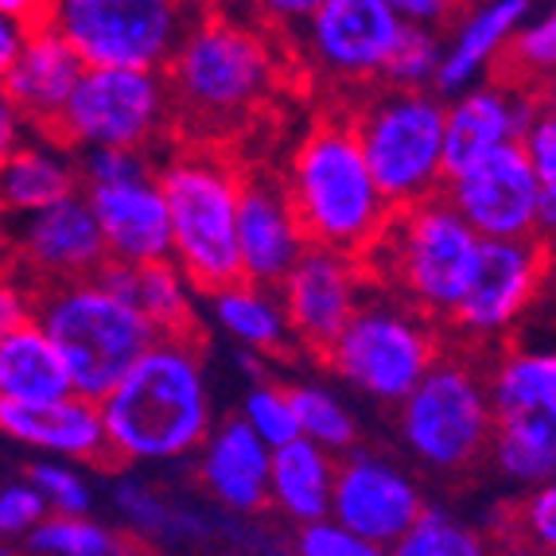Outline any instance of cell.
Here are the masks:
<instances>
[{
    "instance_id": "6da1fadb",
    "label": "cell",
    "mask_w": 556,
    "mask_h": 556,
    "mask_svg": "<svg viewBox=\"0 0 556 556\" xmlns=\"http://www.w3.org/2000/svg\"><path fill=\"white\" fill-rule=\"evenodd\" d=\"M105 455L121 464H172L211 432V386L195 334H160L98 401Z\"/></svg>"
},
{
    "instance_id": "7a4b0ae2",
    "label": "cell",
    "mask_w": 556,
    "mask_h": 556,
    "mask_svg": "<svg viewBox=\"0 0 556 556\" xmlns=\"http://www.w3.org/2000/svg\"><path fill=\"white\" fill-rule=\"evenodd\" d=\"M277 83L280 55L253 16H195L164 66L172 110L218 132L250 121Z\"/></svg>"
},
{
    "instance_id": "3957f363",
    "label": "cell",
    "mask_w": 556,
    "mask_h": 556,
    "mask_svg": "<svg viewBox=\"0 0 556 556\" xmlns=\"http://www.w3.org/2000/svg\"><path fill=\"white\" fill-rule=\"evenodd\" d=\"M288 206L296 214L307 245L366 257L393 218L370 167L362 160L351 121H319L292 152L285 184Z\"/></svg>"
},
{
    "instance_id": "277c9868",
    "label": "cell",
    "mask_w": 556,
    "mask_h": 556,
    "mask_svg": "<svg viewBox=\"0 0 556 556\" xmlns=\"http://www.w3.org/2000/svg\"><path fill=\"white\" fill-rule=\"evenodd\" d=\"M31 319L63 358L71 390L86 401H102L160 339L149 319L98 277L39 288Z\"/></svg>"
},
{
    "instance_id": "5b68a950",
    "label": "cell",
    "mask_w": 556,
    "mask_h": 556,
    "mask_svg": "<svg viewBox=\"0 0 556 556\" xmlns=\"http://www.w3.org/2000/svg\"><path fill=\"white\" fill-rule=\"evenodd\" d=\"M167 206L172 265L199 292L241 280L238 269V191L241 172L214 149H187L156 172Z\"/></svg>"
},
{
    "instance_id": "8992f818",
    "label": "cell",
    "mask_w": 556,
    "mask_h": 556,
    "mask_svg": "<svg viewBox=\"0 0 556 556\" xmlns=\"http://www.w3.org/2000/svg\"><path fill=\"white\" fill-rule=\"evenodd\" d=\"M479 241L482 238L447 206V199L437 195L393 211L381 238L362 257V269L366 277L397 285L401 296L413 300V307L425 316H452L471 280Z\"/></svg>"
},
{
    "instance_id": "52a82bcc",
    "label": "cell",
    "mask_w": 556,
    "mask_h": 556,
    "mask_svg": "<svg viewBox=\"0 0 556 556\" xmlns=\"http://www.w3.org/2000/svg\"><path fill=\"white\" fill-rule=\"evenodd\" d=\"M358 152L390 211L437 199L444 187V102L428 90H390L351 121Z\"/></svg>"
},
{
    "instance_id": "ba28073f",
    "label": "cell",
    "mask_w": 556,
    "mask_h": 556,
    "mask_svg": "<svg viewBox=\"0 0 556 556\" xmlns=\"http://www.w3.org/2000/svg\"><path fill=\"white\" fill-rule=\"evenodd\" d=\"M191 20L187 0H43L36 24L55 31L83 66L164 71Z\"/></svg>"
},
{
    "instance_id": "9c48e42d",
    "label": "cell",
    "mask_w": 556,
    "mask_h": 556,
    "mask_svg": "<svg viewBox=\"0 0 556 556\" xmlns=\"http://www.w3.org/2000/svg\"><path fill=\"white\" fill-rule=\"evenodd\" d=\"M164 71H132V66H86L78 86L66 98L51 137L63 149H125L149 152L167 129Z\"/></svg>"
},
{
    "instance_id": "30bf717a",
    "label": "cell",
    "mask_w": 556,
    "mask_h": 556,
    "mask_svg": "<svg viewBox=\"0 0 556 556\" xmlns=\"http://www.w3.org/2000/svg\"><path fill=\"white\" fill-rule=\"evenodd\" d=\"M324 362L366 397L397 405L437 362V339L420 312H405L386 300H362L324 351Z\"/></svg>"
},
{
    "instance_id": "8fae6325",
    "label": "cell",
    "mask_w": 556,
    "mask_h": 556,
    "mask_svg": "<svg viewBox=\"0 0 556 556\" xmlns=\"http://www.w3.org/2000/svg\"><path fill=\"white\" fill-rule=\"evenodd\" d=\"M397 405L408 452L437 471H464L491 444L494 408L486 386L459 362H432Z\"/></svg>"
},
{
    "instance_id": "7c38bea8",
    "label": "cell",
    "mask_w": 556,
    "mask_h": 556,
    "mask_svg": "<svg viewBox=\"0 0 556 556\" xmlns=\"http://www.w3.org/2000/svg\"><path fill=\"white\" fill-rule=\"evenodd\" d=\"M444 199L482 241L538 238L556 226V191L538 184L518 144L447 176Z\"/></svg>"
},
{
    "instance_id": "4fadbf2b",
    "label": "cell",
    "mask_w": 556,
    "mask_h": 556,
    "mask_svg": "<svg viewBox=\"0 0 556 556\" xmlns=\"http://www.w3.org/2000/svg\"><path fill=\"white\" fill-rule=\"evenodd\" d=\"M0 265L16 273L31 296L39 288L86 280L102 269L105 245L83 191L43 211L0 218Z\"/></svg>"
},
{
    "instance_id": "5bb4252c",
    "label": "cell",
    "mask_w": 556,
    "mask_h": 556,
    "mask_svg": "<svg viewBox=\"0 0 556 556\" xmlns=\"http://www.w3.org/2000/svg\"><path fill=\"white\" fill-rule=\"evenodd\" d=\"M401 28L405 24L386 0H324L296 36L316 75L331 83H374Z\"/></svg>"
},
{
    "instance_id": "9a60e30c",
    "label": "cell",
    "mask_w": 556,
    "mask_h": 556,
    "mask_svg": "<svg viewBox=\"0 0 556 556\" xmlns=\"http://www.w3.org/2000/svg\"><path fill=\"white\" fill-rule=\"evenodd\" d=\"M362 288H366V269L358 257L307 245L277 285L280 312L292 339L324 354L334 343V334L346 327V319L358 312Z\"/></svg>"
},
{
    "instance_id": "2e32d148",
    "label": "cell",
    "mask_w": 556,
    "mask_h": 556,
    "mask_svg": "<svg viewBox=\"0 0 556 556\" xmlns=\"http://www.w3.org/2000/svg\"><path fill=\"white\" fill-rule=\"evenodd\" d=\"M417 482L405 471L370 452L346 455L343 464H334V486H331V510L327 518L354 538L370 545L393 548V541L420 518Z\"/></svg>"
},
{
    "instance_id": "e0dca14e",
    "label": "cell",
    "mask_w": 556,
    "mask_h": 556,
    "mask_svg": "<svg viewBox=\"0 0 556 556\" xmlns=\"http://www.w3.org/2000/svg\"><path fill=\"white\" fill-rule=\"evenodd\" d=\"M545 241H479L471 280L455 304L452 319L464 331L475 334H502L510 331L529 312L545 280Z\"/></svg>"
},
{
    "instance_id": "ac0fdd59",
    "label": "cell",
    "mask_w": 556,
    "mask_h": 556,
    "mask_svg": "<svg viewBox=\"0 0 556 556\" xmlns=\"http://www.w3.org/2000/svg\"><path fill=\"white\" fill-rule=\"evenodd\" d=\"M541 117L533 86H471L444 105V179L482 156L518 144Z\"/></svg>"
},
{
    "instance_id": "d6986e66",
    "label": "cell",
    "mask_w": 556,
    "mask_h": 556,
    "mask_svg": "<svg viewBox=\"0 0 556 556\" xmlns=\"http://www.w3.org/2000/svg\"><path fill=\"white\" fill-rule=\"evenodd\" d=\"M102 233L105 261L113 265H160L172 261V233H167V206L160 195L156 172L125 184H98L83 191Z\"/></svg>"
},
{
    "instance_id": "ffe728a7",
    "label": "cell",
    "mask_w": 556,
    "mask_h": 556,
    "mask_svg": "<svg viewBox=\"0 0 556 556\" xmlns=\"http://www.w3.org/2000/svg\"><path fill=\"white\" fill-rule=\"evenodd\" d=\"M307 250L296 214L288 206L285 187L261 176H241L238 191V269L241 280L273 288Z\"/></svg>"
},
{
    "instance_id": "44dd1931",
    "label": "cell",
    "mask_w": 556,
    "mask_h": 556,
    "mask_svg": "<svg viewBox=\"0 0 556 556\" xmlns=\"http://www.w3.org/2000/svg\"><path fill=\"white\" fill-rule=\"evenodd\" d=\"M83 71V59L55 31H47L43 24H31L24 31V39H20L9 71L0 75V90L9 93V102L16 105V113L24 117L28 129H39L43 137H51Z\"/></svg>"
},
{
    "instance_id": "7402d4cb",
    "label": "cell",
    "mask_w": 556,
    "mask_h": 556,
    "mask_svg": "<svg viewBox=\"0 0 556 556\" xmlns=\"http://www.w3.org/2000/svg\"><path fill=\"white\" fill-rule=\"evenodd\" d=\"M0 432L24 447H36L55 459H110L105 455V432L98 401H86L78 393L59 401H39V405H4L0 401Z\"/></svg>"
},
{
    "instance_id": "603a6c76",
    "label": "cell",
    "mask_w": 556,
    "mask_h": 556,
    "mask_svg": "<svg viewBox=\"0 0 556 556\" xmlns=\"http://www.w3.org/2000/svg\"><path fill=\"white\" fill-rule=\"evenodd\" d=\"M533 9H538V0H482L479 9L467 12L452 43H444L432 90H440V98L444 93L455 98V93L479 86V78L506 55L514 31L533 16Z\"/></svg>"
},
{
    "instance_id": "cb8c5ba5",
    "label": "cell",
    "mask_w": 556,
    "mask_h": 556,
    "mask_svg": "<svg viewBox=\"0 0 556 556\" xmlns=\"http://www.w3.org/2000/svg\"><path fill=\"white\" fill-rule=\"evenodd\" d=\"M199 475L203 486L223 502L226 510L253 514L269 502V447L253 437L238 417L206 432Z\"/></svg>"
},
{
    "instance_id": "d4e9b609",
    "label": "cell",
    "mask_w": 556,
    "mask_h": 556,
    "mask_svg": "<svg viewBox=\"0 0 556 556\" xmlns=\"http://www.w3.org/2000/svg\"><path fill=\"white\" fill-rule=\"evenodd\" d=\"M78 164L55 137H28L0 160V218L43 211L78 195Z\"/></svg>"
},
{
    "instance_id": "484cf974",
    "label": "cell",
    "mask_w": 556,
    "mask_h": 556,
    "mask_svg": "<svg viewBox=\"0 0 556 556\" xmlns=\"http://www.w3.org/2000/svg\"><path fill=\"white\" fill-rule=\"evenodd\" d=\"M334 459L312 440L296 437L269 452V502L285 518L312 526L331 510Z\"/></svg>"
},
{
    "instance_id": "4316f807",
    "label": "cell",
    "mask_w": 556,
    "mask_h": 556,
    "mask_svg": "<svg viewBox=\"0 0 556 556\" xmlns=\"http://www.w3.org/2000/svg\"><path fill=\"white\" fill-rule=\"evenodd\" d=\"M121 300H129L140 316L149 319L156 334H191L195 331V307H191V285L179 277L172 261L160 265H113L105 261L93 273Z\"/></svg>"
},
{
    "instance_id": "83f0119b",
    "label": "cell",
    "mask_w": 556,
    "mask_h": 556,
    "mask_svg": "<svg viewBox=\"0 0 556 556\" xmlns=\"http://www.w3.org/2000/svg\"><path fill=\"white\" fill-rule=\"evenodd\" d=\"M71 378L36 319L0 339V401L4 405H39L71 397Z\"/></svg>"
},
{
    "instance_id": "f1b7e54d",
    "label": "cell",
    "mask_w": 556,
    "mask_h": 556,
    "mask_svg": "<svg viewBox=\"0 0 556 556\" xmlns=\"http://www.w3.org/2000/svg\"><path fill=\"white\" fill-rule=\"evenodd\" d=\"M211 312H214V324L223 327L241 351L280 354L288 346V339H292L273 288L233 280V285L211 292Z\"/></svg>"
},
{
    "instance_id": "f546056e",
    "label": "cell",
    "mask_w": 556,
    "mask_h": 556,
    "mask_svg": "<svg viewBox=\"0 0 556 556\" xmlns=\"http://www.w3.org/2000/svg\"><path fill=\"white\" fill-rule=\"evenodd\" d=\"M494 464L521 486H545L556 471V413L494 417Z\"/></svg>"
},
{
    "instance_id": "4dcf8cb0",
    "label": "cell",
    "mask_w": 556,
    "mask_h": 556,
    "mask_svg": "<svg viewBox=\"0 0 556 556\" xmlns=\"http://www.w3.org/2000/svg\"><path fill=\"white\" fill-rule=\"evenodd\" d=\"M494 417L556 413V358L553 351H518L502 362L491 381Z\"/></svg>"
},
{
    "instance_id": "1f68e13d",
    "label": "cell",
    "mask_w": 556,
    "mask_h": 556,
    "mask_svg": "<svg viewBox=\"0 0 556 556\" xmlns=\"http://www.w3.org/2000/svg\"><path fill=\"white\" fill-rule=\"evenodd\" d=\"M288 401H292L296 428L304 440L319 444L324 452H351L358 444V420H354L351 408L334 397L327 386H316V381L292 386Z\"/></svg>"
},
{
    "instance_id": "d6a6232c",
    "label": "cell",
    "mask_w": 556,
    "mask_h": 556,
    "mask_svg": "<svg viewBox=\"0 0 556 556\" xmlns=\"http://www.w3.org/2000/svg\"><path fill=\"white\" fill-rule=\"evenodd\" d=\"M390 556H491V548L455 514L420 510V518L393 541Z\"/></svg>"
},
{
    "instance_id": "836d02e7",
    "label": "cell",
    "mask_w": 556,
    "mask_h": 556,
    "mask_svg": "<svg viewBox=\"0 0 556 556\" xmlns=\"http://www.w3.org/2000/svg\"><path fill=\"white\" fill-rule=\"evenodd\" d=\"M24 541L36 556H121L117 533L90 521L86 514L83 518L47 514Z\"/></svg>"
},
{
    "instance_id": "e575fe53",
    "label": "cell",
    "mask_w": 556,
    "mask_h": 556,
    "mask_svg": "<svg viewBox=\"0 0 556 556\" xmlns=\"http://www.w3.org/2000/svg\"><path fill=\"white\" fill-rule=\"evenodd\" d=\"M440 55H444V43H440V36L432 28H401L381 78L393 90H428L437 83Z\"/></svg>"
},
{
    "instance_id": "d590c367",
    "label": "cell",
    "mask_w": 556,
    "mask_h": 556,
    "mask_svg": "<svg viewBox=\"0 0 556 556\" xmlns=\"http://www.w3.org/2000/svg\"><path fill=\"white\" fill-rule=\"evenodd\" d=\"M238 420L250 428L253 437L269 447V452L300 437L296 413H292L288 390H280V386H273V381H257V386H250V393L241 397Z\"/></svg>"
},
{
    "instance_id": "8d00e7d4",
    "label": "cell",
    "mask_w": 556,
    "mask_h": 556,
    "mask_svg": "<svg viewBox=\"0 0 556 556\" xmlns=\"http://www.w3.org/2000/svg\"><path fill=\"white\" fill-rule=\"evenodd\" d=\"M31 491L43 498L47 514H66V518H83L90 510V482L83 479L75 464H36L28 475Z\"/></svg>"
},
{
    "instance_id": "74e56055",
    "label": "cell",
    "mask_w": 556,
    "mask_h": 556,
    "mask_svg": "<svg viewBox=\"0 0 556 556\" xmlns=\"http://www.w3.org/2000/svg\"><path fill=\"white\" fill-rule=\"evenodd\" d=\"M506 55H510L514 71H521V75L529 78V86L538 83V78L553 75V66H556V20H553V12L529 16L526 24L514 31ZM533 90H538V86H533Z\"/></svg>"
},
{
    "instance_id": "f35d334b",
    "label": "cell",
    "mask_w": 556,
    "mask_h": 556,
    "mask_svg": "<svg viewBox=\"0 0 556 556\" xmlns=\"http://www.w3.org/2000/svg\"><path fill=\"white\" fill-rule=\"evenodd\" d=\"M152 176V164L144 152H125V149H93L83 152L78 160V179L86 187L98 184H125V179Z\"/></svg>"
},
{
    "instance_id": "ab89813d",
    "label": "cell",
    "mask_w": 556,
    "mask_h": 556,
    "mask_svg": "<svg viewBox=\"0 0 556 556\" xmlns=\"http://www.w3.org/2000/svg\"><path fill=\"white\" fill-rule=\"evenodd\" d=\"M296 553L300 556H390V548L370 545V541H362V538H354V533H346V529H339L331 518H324L300 529Z\"/></svg>"
},
{
    "instance_id": "60d3db41",
    "label": "cell",
    "mask_w": 556,
    "mask_h": 556,
    "mask_svg": "<svg viewBox=\"0 0 556 556\" xmlns=\"http://www.w3.org/2000/svg\"><path fill=\"white\" fill-rule=\"evenodd\" d=\"M43 518H47V506L31 491V482L0 486V538H28Z\"/></svg>"
},
{
    "instance_id": "b9f144b4",
    "label": "cell",
    "mask_w": 556,
    "mask_h": 556,
    "mask_svg": "<svg viewBox=\"0 0 556 556\" xmlns=\"http://www.w3.org/2000/svg\"><path fill=\"white\" fill-rule=\"evenodd\" d=\"M117 510L125 514V521H129L132 529H140V533H164V529L176 521L172 510L160 502V494L149 491V486H140V482H121Z\"/></svg>"
},
{
    "instance_id": "7bdbcfd3",
    "label": "cell",
    "mask_w": 556,
    "mask_h": 556,
    "mask_svg": "<svg viewBox=\"0 0 556 556\" xmlns=\"http://www.w3.org/2000/svg\"><path fill=\"white\" fill-rule=\"evenodd\" d=\"M518 149H521V156H526V164L533 167L538 184L556 191V121H553V113H541V117L529 125L526 137L518 140Z\"/></svg>"
},
{
    "instance_id": "ee69618b",
    "label": "cell",
    "mask_w": 556,
    "mask_h": 556,
    "mask_svg": "<svg viewBox=\"0 0 556 556\" xmlns=\"http://www.w3.org/2000/svg\"><path fill=\"white\" fill-rule=\"evenodd\" d=\"M319 4H324V0H253V20H257L265 31L296 36Z\"/></svg>"
},
{
    "instance_id": "f6af8a7d",
    "label": "cell",
    "mask_w": 556,
    "mask_h": 556,
    "mask_svg": "<svg viewBox=\"0 0 556 556\" xmlns=\"http://www.w3.org/2000/svg\"><path fill=\"white\" fill-rule=\"evenodd\" d=\"M31 307H36L31 288L24 285L12 269L0 265V339L12 334L16 327L31 324Z\"/></svg>"
},
{
    "instance_id": "bcb514c9",
    "label": "cell",
    "mask_w": 556,
    "mask_h": 556,
    "mask_svg": "<svg viewBox=\"0 0 556 556\" xmlns=\"http://www.w3.org/2000/svg\"><path fill=\"white\" fill-rule=\"evenodd\" d=\"M521 526L541 548H553L556 545V491L553 486H533V494L526 498L521 506Z\"/></svg>"
},
{
    "instance_id": "7dc6e473",
    "label": "cell",
    "mask_w": 556,
    "mask_h": 556,
    "mask_svg": "<svg viewBox=\"0 0 556 556\" xmlns=\"http://www.w3.org/2000/svg\"><path fill=\"white\" fill-rule=\"evenodd\" d=\"M386 4L397 12V20L405 28H432V31L464 9V0H386Z\"/></svg>"
},
{
    "instance_id": "c3c4849f",
    "label": "cell",
    "mask_w": 556,
    "mask_h": 556,
    "mask_svg": "<svg viewBox=\"0 0 556 556\" xmlns=\"http://www.w3.org/2000/svg\"><path fill=\"white\" fill-rule=\"evenodd\" d=\"M24 140H28V125L16 113V105L9 102V93L0 90V160L9 156V152H16Z\"/></svg>"
},
{
    "instance_id": "681fc988",
    "label": "cell",
    "mask_w": 556,
    "mask_h": 556,
    "mask_svg": "<svg viewBox=\"0 0 556 556\" xmlns=\"http://www.w3.org/2000/svg\"><path fill=\"white\" fill-rule=\"evenodd\" d=\"M28 28H31L28 20H20V16H12V12L0 9V75L9 71L12 55H16L20 39H24V31Z\"/></svg>"
},
{
    "instance_id": "f907efd6",
    "label": "cell",
    "mask_w": 556,
    "mask_h": 556,
    "mask_svg": "<svg viewBox=\"0 0 556 556\" xmlns=\"http://www.w3.org/2000/svg\"><path fill=\"white\" fill-rule=\"evenodd\" d=\"M195 16H253V0H187Z\"/></svg>"
},
{
    "instance_id": "816d5d0a",
    "label": "cell",
    "mask_w": 556,
    "mask_h": 556,
    "mask_svg": "<svg viewBox=\"0 0 556 556\" xmlns=\"http://www.w3.org/2000/svg\"><path fill=\"white\" fill-rule=\"evenodd\" d=\"M39 4H43V0H0V9L12 12V16H20V20H28V24L39 20Z\"/></svg>"
}]
</instances>
